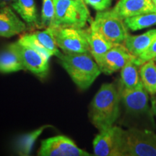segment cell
<instances>
[{"label": "cell", "mask_w": 156, "mask_h": 156, "mask_svg": "<svg viewBox=\"0 0 156 156\" xmlns=\"http://www.w3.org/2000/svg\"><path fill=\"white\" fill-rule=\"evenodd\" d=\"M121 98L114 83H104L90 103L89 118L99 131L114 125L120 114Z\"/></svg>", "instance_id": "cell-1"}, {"label": "cell", "mask_w": 156, "mask_h": 156, "mask_svg": "<svg viewBox=\"0 0 156 156\" xmlns=\"http://www.w3.org/2000/svg\"><path fill=\"white\" fill-rule=\"evenodd\" d=\"M58 58L72 80L81 90L89 88L102 73L98 64L90 52L62 53Z\"/></svg>", "instance_id": "cell-2"}, {"label": "cell", "mask_w": 156, "mask_h": 156, "mask_svg": "<svg viewBox=\"0 0 156 156\" xmlns=\"http://www.w3.org/2000/svg\"><path fill=\"white\" fill-rule=\"evenodd\" d=\"M55 15L50 28H84L90 20L86 4L77 0H54Z\"/></svg>", "instance_id": "cell-3"}, {"label": "cell", "mask_w": 156, "mask_h": 156, "mask_svg": "<svg viewBox=\"0 0 156 156\" xmlns=\"http://www.w3.org/2000/svg\"><path fill=\"white\" fill-rule=\"evenodd\" d=\"M90 27L114 44H124L129 34L124 20L115 14L112 9L98 12Z\"/></svg>", "instance_id": "cell-4"}, {"label": "cell", "mask_w": 156, "mask_h": 156, "mask_svg": "<svg viewBox=\"0 0 156 156\" xmlns=\"http://www.w3.org/2000/svg\"><path fill=\"white\" fill-rule=\"evenodd\" d=\"M124 156H156V133L136 128L124 130Z\"/></svg>", "instance_id": "cell-5"}, {"label": "cell", "mask_w": 156, "mask_h": 156, "mask_svg": "<svg viewBox=\"0 0 156 156\" xmlns=\"http://www.w3.org/2000/svg\"><path fill=\"white\" fill-rule=\"evenodd\" d=\"M97 156H124V129L118 126L99 131L93 141Z\"/></svg>", "instance_id": "cell-6"}, {"label": "cell", "mask_w": 156, "mask_h": 156, "mask_svg": "<svg viewBox=\"0 0 156 156\" xmlns=\"http://www.w3.org/2000/svg\"><path fill=\"white\" fill-rule=\"evenodd\" d=\"M56 45L65 54L90 52L87 30L64 27L52 28Z\"/></svg>", "instance_id": "cell-7"}, {"label": "cell", "mask_w": 156, "mask_h": 156, "mask_svg": "<svg viewBox=\"0 0 156 156\" xmlns=\"http://www.w3.org/2000/svg\"><path fill=\"white\" fill-rule=\"evenodd\" d=\"M38 155L90 156L91 154L78 147L70 138L64 135H58L42 140Z\"/></svg>", "instance_id": "cell-8"}, {"label": "cell", "mask_w": 156, "mask_h": 156, "mask_svg": "<svg viewBox=\"0 0 156 156\" xmlns=\"http://www.w3.org/2000/svg\"><path fill=\"white\" fill-rule=\"evenodd\" d=\"M17 41L32 46L50 57L55 56L58 58L62 54L56 45L51 28H46L44 30L25 34Z\"/></svg>", "instance_id": "cell-9"}, {"label": "cell", "mask_w": 156, "mask_h": 156, "mask_svg": "<svg viewBox=\"0 0 156 156\" xmlns=\"http://www.w3.org/2000/svg\"><path fill=\"white\" fill-rule=\"evenodd\" d=\"M16 43L25 69L39 77L46 76L49 69L50 56L28 45Z\"/></svg>", "instance_id": "cell-10"}, {"label": "cell", "mask_w": 156, "mask_h": 156, "mask_svg": "<svg viewBox=\"0 0 156 156\" xmlns=\"http://www.w3.org/2000/svg\"><path fill=\"white\" fill-rule=\"evenodd\" d=\"M119 91L121 101L129 114H144L149 111V93L142 84L133 89L119 87Z\"/></svg>", "instance_id": "cell-11"}, {"label": "cell", "mask_w": 156, "mask_h": 156, "mask_svg": "<svg viewBox=\"0 0 156 156\" xmlns=\"http://www.w3.org/2000/svg\"><path fill=\"white\" fill-rule=\"evenodd\" d=\"M127 49L124 44H115L103 56L98 64L101 73L106 75L119 71L129 62L136 58Z\"/></svg>", "instance_id": "cell-12"}, {"label": "cell", "mask_w": 156, "mask_h": 156, "mask_svg": "<svg viewBox=\"0 0 156 156\" xmlns=\"http://www.w3.org/2000/svg\"><path fill=\"white\" fill-rule=\"evenodd\" d=\"M26 30V23L17 16L12 7L0 5V37L11 38Z\"/></svg>", "instance_id": "cell-13"}, {"label": "cell", "mask_w": 156, "mask_h": 156, "mask_svg": "<svg viewBox=\"0 0 156 156\" xmlns=\"http://www.w3.org/2000/svg\"><path fill=\"white\" fill-rule=\"evenodd\" d=\"M112 10L123 20L137 15L155 12L156 7L153 0H119Z\"/></svg>", "instance_id": "cell-14"}, {"label": "cell", "mask_w": 156, "mask_h": 156, "mask_svg": "<svg viewBox=\"0 0 156 156\" xmlns=\"http://www.w3.org/2000/svg\"><path fill=\"white\" fill-rule=\"evenodd\" d=\"M26 70L16 42L0 51V73H12Z\"/></svg>", "instance_id": "cell-15"}, {"label": "cell", "mask_w": 156, "mask_h": 156, "mask_svg": "<svg viewBox=\"0 0 156 156\" xmlns=\"http://www.w3.org/2000/svg\"><path fill=\"white\" fill-rule=\"evenodd\" d=\"M87 30V39H88L90 53L97 62L100 64L103 56L114 46V44L108 41L98 32L90 27Z\"/></svg>", "instance_id": "cell-16"}, {"label": "cell", "mask_w": 156, "mask_h": 156, "mask_svg": "<svg viewBox=\"0 0 156 156\" xmlns=\"http://www.w3.org/2000/svg\"><path fill=\"white\" fill-rule=\"evenodd\" d=\"M155 41H156V28L137 36L129 34L124 41V45L133 55L138 57Z\"/></svg>", "instance_id": "cell-17"}, {"label": "cell", "mask_w": 156, "mask_h": 156, "mask_svg": "<svg viewBox=\"0 0 156 156\" xmlns=\"http://www.w3.org/2000/svg\"><path fill=\"white\" fill-rule=\"evenodd\" d=\"M143 64L138 57L131 60L123 67L121 71L120 87L127 89L135 88L142 82L140 75V67Z\"/></svg>", "instance_id": "cell-18"}, {"label": "cell", "mask_w": 156, "mask_h": 156, "mask_svg": "<svg viewBox=\"0 0 156 156\" xmlns=\"http://www.w3.org/2000/svg\"><path fill=\"white\" fill-rule=\"evenodd\" d=\"M11 7L28 25H40L35 0H14Z\"/></svg>", "instance_id": "cell-19"}, {"label": "cell", "mask_w": 156, "mask_h": 156, "mask_svg": "<svg viewBox=\"0 0 156 156\" xmlns=\"http://www.w3.org/2000/svg\"><path fill=\"white\" fill-rule=\"evenodd\" d=\"M140 79L143 87L151 95L156 94V62L154 59L145 62L140 67Z\"/></svg>", "instance_id": "cell-20"}, {"label": "cell", "mask_w": 156, "mask_h": 156, "mask_svg": "<svg viewBox=\"0 0 156 156\" xmlns=\"http://www.w3.org/2000/svg\"><path fill=\"white\" fill-rule=\"evenodd\" d=\"M49 127V126H43L41 127L30 133L25 134L19 138L16 142V150L19 155H29L32 151L35 142L41 135L43 131L46 128Z\"/></svg>", "instance_id": "cell-21"}, {"label": "cell", "mask_w": 156, "mask_h": 156, "mask_svg": "<svg viewBox=\"0 0 156 156\" xmlns=\"http://www.w3.org/2000/svg\"><path fill=\"white\" fill-rule=\"evenodd\" d=\"M128 29L132 31L142 30L156 25V12L129 17L124 20Z\"/></svg>", "instance_id": "cell-22"}, {"label": "cell", "mask_w": 156, "mask_h": 156, "mask_svg": "<svg viewBox=\"0 0 156 156\" xmlns=\"http://www.w3.org/2000/svg\"><path fill=\"white\" fill-rule=\"evenodd\" d=\"M54 15L55 6L54 0H42L40 26L45 28H50L54 21Z\"/></svg>", "instance_id": "cell-23"}, {"label": "cell", "mask_w": 156, "mask_h": 156, "mask_svg": "<svg viewBox=\"0 0 156 156\" xmlns=\"http://www.w3.org/2000/svg\"><path fill=\"white\" fill-rule=\"evenodd\" d=\"M86 5H90L96 11L106 10L111 7L112 0H84Z\"/></svg>", "instance_id": "cell-24"}, {"label": "cell", "mask_w": 156, "mask_h": 156, "mask_svg": "<svg viewBox=\"0 0 156 156\" xmlns=\"http://www.w3.org/2000/svg\"><path fill=\"white\" fill-rule=\"evenodd\" d=\"M156 56V41H155L151 46L146 49L145 51L143 52L142 54L138 56V58H140V61L142 63H144L145 62H147L148 60L153 59Z\"/></svg>", "instance_id": "cell-25"}, {"label": "cell", "mask_w": 156, "mask_h": 156, "mask_svg": "<svg viewBox=\"0 0 156 156\" xmlns=\"http://www.w3.org/2000/svg\"><path fill=\"white\" fill-rule=\"evenodd\" d=\"M151 110L156 116V96H154L151 100Z\"/></svg>", "instance_id": "cell-26"}, {"label": "cell", "mask_w": 156, "mask_h": 156, "mask_svg": "<svg viewBox=\"0 0 156 156\" xmlns=\"http://www.w3.org/2000/svg\"><path fill=\"white\" fill-rule=\"evenodd\" d=\"M14 2V0H0V5H9Z\"/></svg>", "instance_id": "cell-27"}, {"label": "cell", "mask_w": 156, "mask_h": 156, "mask_svg": "<svg viewBox=\"0 0 156 156\" xmlns=\"http://www.w3.org/2000/svg\"><path fill=\"white\" fill-rule=\"evenodd\" d=\"M153 2L154 5H155V7H156V0H153Z\"/></svg>", "instance_id": "cell-28"}, {"label": "cell", "mask_w": 156, "mask_h": 156, "mask_svg": "<svg viewBox=\"0 0 156 156\" xmlns=\"http://www.w3.org/2000/svg\"><path fill=\"white\" fill-rule=\"evenodd\" d=\"M77 1H80V2H85V1L84 0H77Z\"/></svg>", "instance_id": "cell-29"}, {"label": "cell", "mask_w": 156, "mask_h": 156, "mask_svg": "<svg viewBox=\"0 0 156 156\" xmlns=\"http://www.w3.org/2000/svg\"><path fill=\"white\" fill-rule=\"evenodd\" d=\"M153 59H154V60H155V62H156V56H155V58H153Z\"/></svg>", "instance_id": "cell-30"}]
</instances>
